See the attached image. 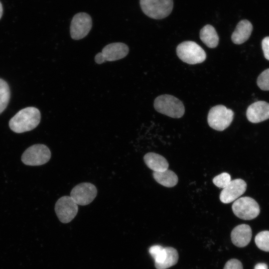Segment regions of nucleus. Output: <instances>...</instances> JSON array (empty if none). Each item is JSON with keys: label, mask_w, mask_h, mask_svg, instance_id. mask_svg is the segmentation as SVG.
Instances as JSON below:
<instances>
[{"label": "nucleus", "mask_w": 269, "mask_h": 269, "mask_svg": "<svg viewBox=\"0 0 269 269\" xmlns=\"http://www.w3.org/2000/svg\"><path fill=\"white\" fill-rule=\"evenodd\" d=\"M152 175L157 182L165 187H172L178 182L177 175L170 170L166 169L159 172L153 171Z\"/></svg>", "instance_id": "18"}, {"label": "nucleus", "mask_w": 269, "mask_h": 269, "mask_svg": "<svg viewBox=\"0 0 269 269\" xmlns=\"http://www.w3.org/2000/svg\"><path fill=\"white\" fill-rule=\"evenodd\" d=\"M143 160L147 166L153 171L159 172L168 169L167 160L159 154L148 152L144 155Z\"/></svg>", "instance_id": "16"}, {"label": "nucleus", "mask_w": 269, "mask_h": 269, "mask_svg": "<svg viewBox=\"0 0 269 269\" xmlns=\"http://www.w3.org/2000/svg\"><path fill=\"white\" fill-rule=\"evenodd\" d=\"M50 157L51 152L46 145L36 144L24 151L21 156V160L26 165L38 166L47 163Z\"/></svg>", "instance_id": "7"}, {"label": "nucleus", "mask_w": 269, "mask_h": 269, "mask_svg": "<svg viewBox=\"0 0 269 269\" xmlns=\"http://www.w3.org/2000/svg\"><path fill=\"white\" fill-rule=\"evenodd\" d=\"M232 208L234 214L237 217L245 220L256 218L260 212L258 203L250 197L237 199L233 203Z\"/></svg>", "instance_id": "6"}, {"label": "nucleus", "mask_w": 269, "mask_h": 269, "mask_svg": "<svg viewBox=\"0 0 269 269\" xmlns=\"http://www.w3.org/2000/svg\"><path fill=\"white\" fill-rule=\"evenodd\" d=\"M142 11L148 17L160 19L169 15L173 7V0H140Z\"/></svg>", "instance_id": "5"}, {"label": "nucleus", "mask_w": 269, "mask_h": 269, "mask_svg": "<svg viewBox=\"0 0 269 269\" xmlns=\"http://www.w3.org/2000/svg\"><path fill=\"white\" fill-rule=\"evenodd\" d=\"M253 30L252 23L247 19L240 21L231 36L233 42L236 44H241L250 37Z\"/></svg>", "instance_id": "15"}, {"label": "nucleus", "mask_w": 269, "mask_h": 269, "mask_svg": "<svg viewBox=\"0 0 269 269\" xmlns=\"http://www.w3.org/2000/svg\"><path fill=\"white\" fill-rule=\"evenodd\" d=\"M2 11H3V9H2V4L1 3V2H0V19L2 16Z\"/></svg>", "instance_id": "28"}, {"label": "nucleus", "mask_w": 269, "mask_h": 269, "mask_svg": "<svg viewBox=\"0 0 269 269\" xmlns=\"http://www.w3.org/2000/svg\"><path fill=\"white\" fill-rule=\"evenodd\" d=\"M78 205L70 196H64L60 198L55 205V211L60 221L67 223L76 216Z\"/></svg>", "instance_id": "9"}, {"label": "nucleus", "mask_w": 269, "mask_h": 269, "mask_svg": "<svg viewBox=\"0 0 269 269\" xmlns=\"http://www.w3.org/2000/svg\"><path fill=\"white\" fill-rule=\"evenodd\" d=\"M231 181L230 175L227 172L222 173L213 179V183L218 187L224 188Z\"/></svg>", "instance_id": "23"}, {"label": "nucleus", "mask_w": 269, "mask_h": 269, "mask_svg": "<svg viewBox=\"0 0 269 269\" xmlns=\"http://www.w3.org/2000/svg\"><path fill=\"white\" fill-rule=\"evenodd\" d=\"M92 25V19L88 14L84 12L76 14L71 22V37L74 40H79L85 37L90 31Z\"/></svg>", "instance_id": "10"}, {"label": "nucleus", "mask_w": 269, "mask_h": 269, "mask_svg": "<svg viewBox=\"0 0 269 269\" xmlns=\"http://www.w3.org/2000/svg\"><path fill=\"white\" fill-rule=\"evenodd\" d=\"M166 256L164 261L161 264L155 265L157 269H166L175 265L178 260V253L174 248L165 247Z\"/></svg>", "instance_id": "19"}, {"label": "nucleus", "mask_w": 269, "mask_h": 269, "mask_svg": "<svg viewBox=\"0 0 269 269\" xmlns=\"http://www.w3.org/2000/svg\"><path fill=\"white\" fill-rule=\"evenodd\" d=\"M10 96V92L8 84L0 78V114L6 109Z\"/></svg>", "instance_id": "20"}, {"label": "nucleus", "mask_w": 269, "mask_h": 269, "mask_svg": "<svg viewBox=\"0 0 269 269\" xmlns=\"http://www.w3.org/2000/svg\"><path fill=\"white\" fill-rule=\"evenodd\" d=\"M154 108L158 112L173 118H180L185 112L182 102L174 96L167 94L156 98Z\"/></svg>", "instance_id": "2"}, {"label": "nucleus", "mask_w": 269, "mask_h": 269, "mask_svg": "<svg viewBox=\"0 0 269 269\" xmlns=\"http://www.w3.org/2000/svg\"><path fill=\"white\" fill-rule=\"evenodd\" d=\"M246 116L248 120L253 123H258L269 119V103L259 101L256 102L247 108Z\"/></svg>", "instance_id": "13"}, {"label": "nucleus", "mask_w": 269, "mask_h": 269, "mask_svg": "<svg viewBox=\"0 0 269 269\" xmlns=\"http://www.w3.org/2000/svg\"><path fill=\"white\" fill-rule=\"evenodd\" d=\"M223 269H243V268L240 261L233 259L226 262Z\"/></svg>", "instance_id": "25"}, {"label": "nucleus", "mask_w": 269, "mask_h": 269, "mask_svg": "<svg viewBox=\"0 0 269 269\" xmlns=\"http://www.w3.org/2000/svg\"><path fill=\"white\" fill-rule=\"evenodd\" d=\"M257 83L262 90H269V68L264 70L259 76Z\"/></svg>", "instance_id": "24"}, {"label": "nucleus", "mask_w": 269, "mask_h": 269, "mask_svg": "<svg viewBox=\"0 0 269 269\" xmlns=\"http://www.w3.org/2000/svg\"><path fill=\"white\" fill-rule=\"evenodd\" d=\"M262 46L265 57L269 60V36L266 37L263 39Z\"/></svg>", "instance_id": "26"}, {"label": "nucleus", "mask_w": 269, "mask_h": 269, "mask_svg": "<svg viewBox=\"0 0 269 269\" xmlns=\"http://www.w3.org/2000/svg\"><path fill=\"white\" fill-rule=\"evenodd\" d=\"M201 41L208 47L215 48L219 43V38L215 28L211 25H205L200 31Z\"/></svg>", "instance_id": "17"}, {"label": "nucleus", "mask_w": 269, "mask_h": 269, "mask_svg": "<svg viewBox=\"0 0 269 269\" xmlns=\"http://www.w3.org/2000/svg\"><path fill=\"white\" fill-rule=\"evenodd\" d=\"M97 194L96 186L89 182H83L76 185L71 190L70 197L78 205L89 204Z\"/></svg>", "instance_id": "11"}, {"label": "nucleus", "mask_w": 269, "mask_h": 269, "mask_svg": "<svg viewBox=\"0 0 269 269\" xmlns=\"http://www.w3.org/2000/svg\"><path fill=\"white\" fill-rule=\"evenodd\" d=\"M40 119L41 115L38 109L26 107L20 110L10 120L9 126L13 132L22 133L35 129Z\"/></svg>", "instance_id": "1"}, {"label": "nucleus", "mask_w": 269, "mask_h": 269, "mask_svg": "<svg viewBox=\"0 0 269 269\" xmlns=\"http://www.w3.org/2000/svg\"><path fill=\"white\" fill-rule=\"evenodd\" d=\"M176 53L180 60L191 65L201 63L206 58L204 49L192 41H185L180 43L176 48Z\"/></svg>", "instance_id": "3"}, {"label": "nucleus", "mask_w": 269, "mask_h": 269, "mask_svg": "<svg viewBox=\"0 0 269 269\" xmlns=\"http://www.w3.org/2000/svg\"><path fill=\"white\" fill-rule=\"evenodd\" d=\"M148 251L154 260L155 265L162 263L166 256L165 248L160 245L152 246L149 248Z\"/></svg>", "instance_id": "21"}, {"label": "nucleus", "mask_w": 269, "mask_h": 269, "mask_svg": "<svg viewBox=\"0 0 269 269\" xmlns=\"http://www.w3.org/2000/svg\"><path fill=\"white\" fill-rule=\"evenodd\" d=\"M128 46L122 42H115L105 46L102 52L95 57L96 63L100 64L106 61H114L126 57L129 53Z\"/></svg>", "instance_id": "8"}, {"label": "nucleus", "mask_w": 269, "mask_h": 269, "mask_svg": "<svg viewBox=\"0 0 269 269\" xmlns=\"http://www.w3.org/2000/svg\"><path fill=\"white\" fill-rule=\"evenodd\" d=\"M257 246L261 250L269 252V231H264L259 233L255 238Z\"/></svg>", "instance_id": "22"}, {"label": "nucleus", "mask_w": 269, "mask_h": 269, "mask_svg": "<svg viewBox=\"0 0 269 269\" xmlns=\"http://www.w3.org/2000/svg\"><path fill=\"white\" fill-rule=\"evenodd\" d=\"M234 115L233 111L224 105H219L214 106L208 113L207 117L208 125L216 131H224L231 124Z\"/></svg>", "instance_id": "4"}, {"label": "nucleus", "mask_w": 269, "mask_h": 269, "mask_svg": "<svg viewBox=\"0 0 269 269\" xmlns=\"http://www.w3.org/2000/svg\"><path fill=\"white\" fill-rule=\"evenodd\" d=\"M246 189L247 184L243 179H236L231 180L221 192L220 200L223 203H231L243 195Z\"/></svg>", "instance_id": "12"}, {"label": "nucleus", "mask_w": 269, "mask_h": 269, "mask_svg": "<svg viewBox=\"0 0 269 269\" xmlns=\"http://www.w3.org/2000/svg\"><path fill=\"white\" fill-rule=\"evenodd\" d=\"M252 229L249 225L241 224L235 227L231 232V238L233 244L240 248L244 247L250 243Z\"/></svg>", "instance_id": "14"}, {"label": "nucleus", "mask_w": 269, "mask_h": 269, "mask_svg": "<svg viewBox=\"0 0 269 269\" xmlns=\"http://www.w3.org/2000/svg\"><path fill=\"white\" fill-rule=\"evenodd\" d=\"M254 269H268L267 265L265 263H259L257 264Z\"/></svg>", "instance_id": "27"}]
</instances>
